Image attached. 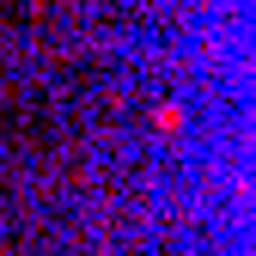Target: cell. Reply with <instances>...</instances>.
I'll return each mask as SVG.
<instances>
[{
    "instance_id": "obj_1",
    "label": "cell",
    "mask_w": 256,
    "mask_h": 256,
    "mask_svg": "<svg viewBox=\"0 0 256 256\" xmlns=\"http://www.w3.org/2000/svg\"><path fill=\"white\" fill-rule=\"evenodd\" d=\"M152 128H158V134H177V128H183V104H152Z\"/></svg>"
}]
</instances>
